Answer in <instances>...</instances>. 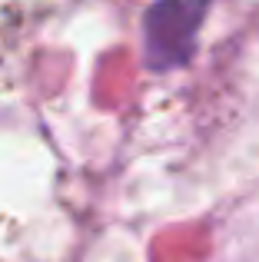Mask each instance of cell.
Returning <instances> with one entry per match:
<instances>
[{
  "label": "cell",
  "instance_id": "cell-1",
  "mask_svg": "<svg viewBox=\"0 0 259 262\" xmlns=\"http://www.w3.org/2000/svg\"><path fill=\"white\" fill-rule=\"evenodd\" d=\"M213 0H156L143 13V50L156 73L186 67Z\"/></svg>",
  "mask_w": 259,
  "mask_h": 262
}]
</instances>
